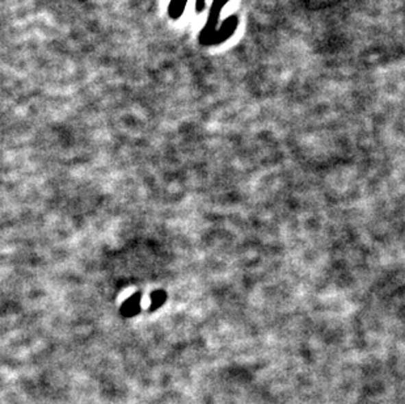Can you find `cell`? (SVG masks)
<instances>
[{"instance_id":"6da1fadb","label":"cell","mask_w":405,"mask_h":404,"mask_svg":"<svg viewBox=\"0 0 405 404\" xmlns=\"http://www.w3.org/2000/svg\"><path fill=\"white\" fill-rule=\"evenodd\" d=\"M227 1L228 0H212L208 21H206L204 29L201 30V33H199V44L201 45L209 46V44H210L211 38L214 37V34L217 32V27H218L219 19H221L222 10H223Z\"/></svg>"},{"instance_id":"7a4b0ae2","label":"cell","mask_w":405,"mask_h":404,"mask_svg":"<svg viewBox=\"0 0 405 404\" xmlns=\"http://www.w3.org/2000/svg\"><path fill=\"white\" fill-rule=\"evenodd\" d=\"M239 25V19L238 16L232 15L230 17H227L225 21L222 23V25L219 27V29H217L214 37L211 38L210 44L209 46L219 45V44H223L225 41H227L228 38L232 37V34L235 33V30Z\"/></svg>"},{"instance_id":"3957f363","label":"cell","mask_w":405,"mask_h":404,"mask_svg":"<svg viewBox=\"0 0 405 404\" xmlns=\"http://www.w3.org/2000/svg\"><path fill=\"white\" fill-rule=\"evenodd\" d=\"M139 294L130 297L129 300L125 302V305L122 306V314L125 316H133L139 313Z\"/></svg>"},{"instance_id":"277c9868","label":"cell","mask_w":405,"mask_h":404,"mask_svg":"<svg viewBox=\"0 0 405 404\" xmlns=\"http://www.w3.org/2000/svg\"><path fill=\"white\" fill-rule=\"evenodd\" d=\"M188 0H171L169 8H168V14L171 16V19L177 20L180 19L181 15L184 14V10L186 7Z\"/></svg>"},{"instance_id":"5b68a950","label":"cell","mask_w":405,"mask_h":404,"mask_svg":"<svg viewBox=\"0 0 405 404\" xmlns=\"http://www.w3.org/2000/svg\"><path fill=\"white\" fill-rule=\"evenodd\" d=\"M167 300V294L164 292L159 290L156 293L152 294V305H151V310H156L159 306H162Z\"/></svg>"},{"instance_id":"8992f818","label":"cell","mask_w":405,"mask_h":404,"mask_svg":"<svg viewBox=\"0 0 405 404\" xmlns=\"http://www.w3.org/2000/svg\"><path fill=\"white\" fill-rule=\"evenodd\" d=\"M205 5H206V0H197L195 1V11L202 12L205 10Z\"/></svg>"}]
</instances>
